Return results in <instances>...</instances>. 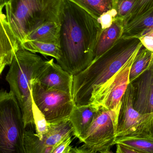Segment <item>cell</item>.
I'll use <instances>...</instances> for the list:
<instances>
[{"label": "cell", "mask_w": 153, "mask_h": 153, "mask_svg": "<svg viewBox=\"0 0 153 153\" xmlns=\"http://www.w3.org/2000/svg\"><path fill=\"white\" fill-rule=\"evenodd\" d=\"M62 55L57 61L72 75L86 69L94 58L102 29L97 18L70 0H63L59 17Z\"/></svg>", "instance_id": "1"}, {"label": "cell", "mask_w": 153, "mask_h": 153, "mask_svg": "<svg viewBox=\"0 0 153 153\" xmlns=\"http://www.w3.org/2000/svg\"><path fill=\"white\" fill-rule=\"evenodd\" d=\"M143 46L139 39H120L86 69L74 75L72 95L75 104L89 105L97 91Z\"/></svg>", "instance_id": "2"}, {"label": "cell", "mask_w": 153, "mask_h": 153, "mask_svg": "<svg viewBox=\"0 0 153 153\" xmlns=\"http://www.w3.org/2000/svg\"><path fill=\"white\" fill-rule=\"evenodd\" d=\"M63 0H10L1 7V16L8 22L22 43L39 27L50 22H59Z\"/></svg>", "instance_id": "3"}, {"label": "cell", "mask_w": 153, "mask_h": 153, "mask_svg": "<svg viewBox=\"0 0 153 153\" xmlns=\"http://www.w3.org/2000/svg\"><path fill=\"white\" fill-rule=\"evenodd\" d=\"M46 62L38 55L22 48L15 54L5 77L10 91L20 107L25 128L34 125L31 91L33 79L37 78Z\"/></svg>", "instance_id": "4"}, {"label": "cell", "mask_w": 153, "mask_h": 153, "mask_svg": "<svg viewBox=\"0 0 153 153\" xmlns=\"http://www.w3.org/2000/svg\"><path fill=\"white\" fill-rule=\"evenodd\" d=\"M22 112L11 91L0 93V153H26Z\"/></svg>", "instance_id": "5"}, {"label": "cell", "mask_w": 153, "mask_h": 153, "mask_svg": "<svg viewBox=\"0 0 153 153\" xmlns=\"http://www.w3.org/2000/svg\"><path fill=\"white\" fill-rule=\"evenodd\" d=\"M120 109L98 110L90 126L79 139L83 146L95 153L110 150L116 139Z\"/></svg>", "instance_id": "6"}, {"label": "cell", "mask_w": 153, "mask_h": 153, "mask_svg": "<svg viewBox=\"0 0 153 153\" xmlns=\"http://www.w3.org/2000/svg\"><path fill=\"white\" fill-rule=\"evenodd\" d=\"M31 96L49 124L69 120L75 102L70 94L46 90L36 79L32 81Z\"/></svg>", "instance_id": "7"}, {"label": "cell", "mask_w": 153, "mask_h": 153, "mask_svg": "<svg viewBox=\"0 0 153 153\" xmlns=\"http://www.w3.org/2000/svg\"><path fill=\"white\" fill-rule=\"evenodd\" d=\"M134 95V87L130 83L122 98L116 139L125 137H153V113L142 114L136 110Z\"/></svg>", "instance_id": "8"}, {"label": "cell", "mask_w": 153, "mask_h": 153, "mask_svg": "<svg viewBox=\"0 0 153 153\" xmlns=\"http://www.w3.org/2000/svg\"><path fill=\"white\" fill-rule=\"evenodd\" d=\"M139 50L97 91L92 97L90 104L98 111L121 108L122 98L130 83V69Z\"/></svg>", "instance_id": "9"}, {"label": "cell", "mask_w": 153, "mask_h": 153, "mask_svg": "<svg viewBox=\"0 0 153 153\" xmlns=\"http://www.w3.org/2000/svg\"><path fill=\"white\" fill-rule=\"evenodd\" d=\"M73 129L69 120L50 124L47 133L40 139L32 130H26L24 144L26 153H52L55 148L68 137Z\"/></svg>", "instance_id": "10"}, {"label": "cell", "mask_w": 153, "mask_h": 153, "mask_svg": "<svg viewBox=\"0 0 153 153\" xmlns=\"http://www.w3.org/2000/svg\"><path fill=\"white\" fill-rule=\"evenodd\" d=\"M73 78L74 75L52 59L46 61L36 79L46 90L61 91L72 95Z\"/></svg>", "instance_id": "11"}, {"label": "cell", "mask_w": 153, "mask_h": 153, "mask_svg": "<svg viewBox=\"0 0 153 153\" xmlns=\"http://www.w3.org/2000/svg\"><path fill=\"white\" fill-rule=\"evenodd\" d=\"M134 87V107L144 114L153 113V62L135 81L132 82Z\"/></svg>", "instance_id": "12"}, {"label": "cell", "mask_w": 153, "mask_h": 153, "mask_svg": "<svg viewBox=\"0 0 153 153\" xmlns=\"http://www.w3.org/2000/svg\"><path fill=\"white\" fill-rule=\"evenodd\" d=\"M0 74L12 62L16 53L22 48L4 18L0 17Z\"/></svg>", "instance_id": "13"}, {"label": "cell", "mask_w": 153, "mask_h": 153, "mask_svg": "<svg viewBox=\"0 0 153 153\" xmlns=\"http://www.w3.org/2000/svg\"><path fill=\"white\" fill-rule=\"evenodd\" d=\"M98 110L91 104H75L69 118L72 126L73 135L78 139L86 133L92 123Z\"/></svg>", "instance_id": "14"}, {"label": "cell", "mask_w": 153, "mask_h": 153, "mask_svg": "<svg viewBox=\"0 0 153 153\" xmlns=\"http://www.w3.org/2000/svg\"><path fill=\"white\" fill-rule=\"evenodd\" d=\"M124 26V21L116 17L110 27L102 30L96 44L93 59L109 50L121 39Z\"/></svg>", "instance_id": "15"}, {"label": "cell", "mask_w": 153, "mask_h": 153, "mask_svg": "<svg viewBox=\"0 0 153 153\" xmlns=\"http://www.w3.org/2000/svg\"><path fill=\"white\" fill-rule=\"evenodd\" d=\"M153 29V9L124 24L122 39H139Z\"/></svg>", "instance_id": "16"}, {"label": "cell", "mask_w": 153, "mask_h": 153, "mask_svg": "<svg viewBox=\"0 0 153 153\" xmlns=\"http://www.w3.org/2000/svg\"><path fill=\"white\" fill-rule=\"evenodd\" d=\"M60 33V23L50 22L43 24L30 33L25 39L24 42L28 41H40L45 43H53L59 46Z\"/></svg>", "instance_id": "17"}, {"label": "cell", "mask_w": 153, "mask_h": 153, "mask_svg": "<svg viewBox=\"0 0 153 153\" xmlns=\"http://www.w3.org/2000/svg\"><path fill=\"white\" fill-rule=\"evenodd\" d=\"M22 47L33 53H39L45 57H54L57 61L61 58L62 55L60 46L53 43L37 41H25L22 43Z\"/></svg>", "instance_id": "18"}, {"label": "cell", "mask_w": 153, "mask_h": 153, "mask_svg": "<svg viewBox=\"0 0 153 153\" xmlns=\"http://www.w3.org/2000/svg\"><path fill=\"white\" fill-rule=\"evenodd\" d=\"M153 62V52L149 51L143 45L137 53L130 69V83L135 81L149 68Z\"/></svg>", "instance_id": "19"}, {"label": "cell", "mask_w": 153, "mask_h": 153, "mask_svg": "<svg viewBox=\"0 0 153 153\" xmlns=\"http://www.w3.org/2000/svg\"><path fill=\"white\" fill-rule=\"evenodd\" d=\"M120 144L145 153H153V137H125L117 138L115 145Z\"/></svg>", "instance_id": "20"}, {"label": "cell", "mask_w": 153, "mask_h": 153, "mask_svg": "<svg viewBox=\"0 0 153 153\" xmlns=\"http://www.w3.org/2000/svg\"><path fill=\"white\" fill-rule=\"evenodd\" d=\"M90 12L98 19L102 13L114 9L115 0H70Z\"/></svg>", "instance_id": "21"}, {"label": "cell", "mask_w": 153, "mask_h": 153, "mask_svg": "<svg viewBox=\"0 0 153 153\" xmlns=\"http://www.w3.org/2000/svg\"><path fill=\"white\" fill-rule=\"evenodd\" d=\"M32 110L36 134L39 138L41 139L43 135L49 131L50 124L47 122L44 114L37 107L33 99Z\"/></svg>", "instance_id": "22"}, {"label": "cell", "mask_w": 153, "mask_h": 153, "mask_svg": "<svg viewBox=\"0 0 153 153\" xmlns=\"http://www.w3.org/2000/svg\"><path fill=\"white\" fill-rule=\"evenodd\" d=\"M138 1V0H115L114 9L117 12V18L123 20L125 24Z\"/></svg>", "instance_id": "23"}, {"label": "cell", "mask_w": 153, "mask_h": 153, "mask_svg": "<svg viewBox=\"0 0 153 153\" xmlns=\"http://www.w3.org/2000/svg\"><path fill=\"white\" fill-rule=\"evenodd\" d=\"M153 9V0H138L125 23L134 19Z\"/></svg>", "instance_id": "24"}, {"label": "cell", "mask_w": 153, "mask_h": 153, "mask_svg": "<svg viewBox=\"0 0 153 153\" xmlns=\"http://www.w3.org/2000/svg\"><path fill=\"white\" fill-rule=\"evenodd\" d=\"M117 16V12L115 9H112L102 13L97 19L102 30L110 27L113 24Z\"/></svg>", "instance_id": "25"}, {"label": "cell", "mask_w": 153, "mask_h": 153, "mask_svg": "<svg viewBox=\"0 0 153 153\" xmlns=\"http://www.w3.org/2000/svg\"><path fill=\"white\" fill-rule=\"evenodd\" d=\"M72 136L68 137L59 144L52 153H72L73 149L71 145L72 141Z\"/></svg>", "instance_id": "26"}, {"label": "cell", "mask_w": 153, "mask_h": 153, "mask_svg": "<svg viewBox=\"0 0 153 153\" xmlns=\"http://www.w3.org/2000/svg\"><path fill=\"white\" fill-rule=\"evenodd\" d=\"M139 39L145 48L153 52V29Z\"/></svg>", "instance_id": "27"}, {"label": "cell", "mask_w": 153, "mask_h": 153, "mask_svg": "<svg viewBox=\"0 0 153 153\" xmlns=\"http://www.w3.org/2000/svg\"><path fill=\"white\" fill-rule=\"evenodd\" d=\"M116 153H145L122 145L116 144Z\"/></svg>", "instance_id": "28"}, {"label": "cell", "mask_w": 153, "mask_h": 153, "mask_svg": "<svg viewBox=\"0 0 153 153\" xmlns=\"http://www.w3.org/2000/svg\"><path fill=\"white\" fill-rule=\"evenodd\" d=\"M72 153H95L90 150H88L87 148H85L84 146H82L80 147H75L72 149Z\"/></svg>", "instance_id": "29"}, {"label": "cell", "mask_w": 153, "mask_h": 153, "mask_svg": "<svg viewBox=\"0 0 153 153\" xmlns=\"http://www.w3.org/2000/svg\"><path fill=\"white\" fill-rule=\"evenodd\" d=\"M10 1V0H0V4H1L0 6H2V5L7 4L9 3Z\"/></svg>", "instance_id": "30"}, {"label": "cell", "mask_w": 153, "mask_h": 153, "mask_svg": "<svg viewBox=\"0 0 153 153\" xmlns=\"http://www.w3.org/2000/svg\"><path fill=\"white\" fill-rule=\"evenodd\" d=\"M100 153H113V152L110 151V150H108V151H105V152H101Z\"/></svg>", "instance_id": "31"}]
</instances>
